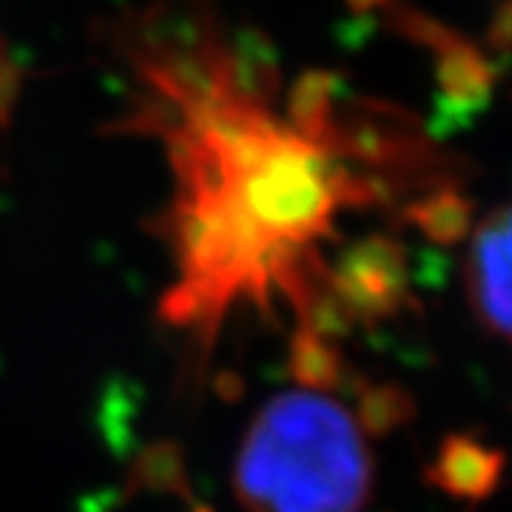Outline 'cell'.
<instances>
[{
	"label": "cell",
	"mask_w": 512,
	"mask_h": 512,
	"mask_svg": "<svg viewBox=\"0 0 512 512\" xmlns=\"http://www.w3.org/2000/svg\"><path fill=\"white\" fill-rule=\"evenodd\" d=\"M128 69L120 131L157 140L174 177L163 234L177 265L165 319L214 339L231 308L285 296L302 328L339 322L319 256L342 208L373 197L350 171L325 74L288 97L220 0H160L117 23Z\"/></svg>",
	"instance_id": "1"
},
{
	"label": "cell",
	"mask_w": 512,
	"mask_h": 512,
	"mask_svg": "<svg viewBox=\"0 0 512 512\" xmlns=\"http://www.w3.org/2000/svg\"><path fill=\"white\" fill-rule=\"evenodd\" d=\"M370 487L356 416L305 387L265 404L239 447L237 493L251 512H362Z\"/></svg>",
	"instance_id": "2"
},
{
	"label": "cell",
	"mask_w": 512,
	"mask_h": 512,
	"mask_svg": "<svg viewBox=\"0 0 512 512\" xmlns=\"http://www.w3.org/2000/svg\"><path fill=\"white\" fill-rule=\"evenodd\" d=\"M328 291L342 325L396 316L410 296L402 248L384 237L356 242L328 268Z\"/></svg>",
	"instance_id": "3"
},
{
	"label": "cell",
	"mask_w": 512,
	"mask_h": 512,
	"mask_svg": "<svg viewBox=\"0 0 512 512\" xmlns=\"http://www.w3.org/2000/svg\"><path fill=\"white\" fill-rule=\"evenodd\" d=\"M464 276L478 322L512 342V202L495 208L476 228Z\"/></svg>",
	"instance_id": "4"
},
{
	"label": "cell",
	"mask_w": 512,
	"mask_h": 512,
	"mask_svg": "<svg viewBox=\"0 0 512 512\" xmlns=\"http://www.w3.org/2000/svg\"><path fill=\"white\" fill-rule=\"evenodd\" d=\"M504 467L507 456L501 450L470 433H453L441 441L436 461L427 467V481L456 501L481 504L498 490Z\"/></svg>",
	"instance_id": "5"
},
{
	"label": "cell",
	"mask_w": 512,
	"mask_h": 512,
	"mask_svg": "<svg viewBox=\"0 0 512 512\" xmlns=\"http://www.w3.org/2000/svg\"><path fill=\"white\" fill-rule=\"evenodd\" d=\"M291 373L305 390L333 387L342 376V356L325 333L302 328L296 333L291 348Z\"/></svg>",
	"instance_id": "6"
},
{
	"label": "cell",
	"mask_w": 512,
	"mask_h": 512,
	"mask_svg": "<svg viewBox=\"0 0 512 512\" xmlns=\"http://www.w3.org/2000/svg\"><path fill=\"white\" fill-rule=\"evenodd\" d=\"M410 416H413V399L396 384L367 387L365 393L359 396L356 421H359L362 433L384 436V433L402 427Z\"/></svg>",
	"instance_id": "7"
},
{
	"label": "cell",
	"mask_w": 512,
	"mask_h": 512,
	"mask_svg": "<svg viewBox=\"0 0 512 512\" xmlns=\"http://www.w3.org/2000/svg\"><path fill=\"white\" fill-rule=\"evenodd\" d=\"M416 222L436 242H456L467 234V208L456 197L441 194L416 208Z\"/></svg>",
	"instance_id": "8"
}]
</instances>
